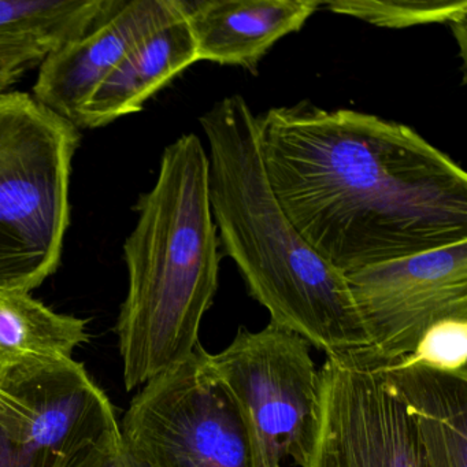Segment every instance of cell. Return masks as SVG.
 Returning a JSON list of instances; mask_svg holds the SVG:
<instances>
[{"mask_svg":"<svg viewBox=\"0 0 467 467\" xmlns=\"http://www.w3.org/2000/svg\"><path fill=\"white\" fill-rule=\"evenodd\" d=\"M256 128L275 199L343 275L467 240L466 171L411 127L302 102Z\"/></svg>","mask_w":467,"mask_h":467,"instance_id":"1","label":"cell"},{"mask_svg":"<svg viewBox=\"0 0 467 467\" xmlns=\"http://www.w3.org/2000/svg\"><path fill=\"white\" fill-rule=\"evenodd\" d=\"M195 40L180 0L176 15L141 40L97 87L78 111V130H95L143 110L147 100L198 62Z\"/></svg>","mask_w":467,"mask_h":467,"instance_id":"12","label":"cell"},{"mask_svg":"<svg viewBox=\"0 0 467 467\" xmlns=\"http://www.w3.org/2000/svg\"><path fill=\"white\" fill-rule=\"evenodd\" d=\"M209 143V199L221 251L270 322L329 355L370 347L347 285L292 225L267 182L256 116L240 95L199 119Z\"/></svg>","mask_w":467,"mask_h":467,"instance_id":"2","label":"cell"},{"mask_svg":"<svg viewBox=\"0 0 467 467\" xmlns=\"http://www.w3.org/2000/svg\"><path fill=\"white\" fill-rule=\"evenodd\" d=\"M336 15L349 16L382 28L464 23L466 0H321Z\"/></svg>","mask_w":467,"mask_h":467,"instance_id":"16","label":"cell"},{"mask_svg":"<svg viewBox=\"0 0 467 467\" xmlns=\"http://www.w3.org/2000/svg\"><path fill=\"white\" fill-rule=\"evenodd\" d=\"M180 0H121L78 39L53 48L39 65L34 98L75 125L78 111L122 59L171 20Z\"/></svg>","mask_w":467,"mask_h":467,"instance_id":"10","label":"cell"},{"mask_svg":"<svg viewBox=\"0 0 467 467\" xmlns=\"http://www.w3.org/2000/svg\"><path fill=\"white\" fill-rule=\"evenodd\" d=\"M53 46L39 40L0 45V95L17 84L24 75L39 67L53 50Z\"/></svg>","mask_w":467,"mask_h":467,"instance_id":"18","label":"cell"},{"mask_svg":"<svg viewBox=\"0 0 467 467\" xmlns=\"http://www.w3.org/2000/svg\"><path fill=\"white\" fill-rule=\"evenodd\" d=\"M88 340L86 319L57 313L28 292L0 289V385L72 359Z\"/></svg>","mask_w":467,"mask_h":467,"instance_id":"14","label":"cell"},{"mask_svg":"<svg viewBox=\"0 0 467 467\" xmlns=\"http://www.w3.org/2000/svg\"><path fill=\"white\" fill-rule=\"evenodd\" d=\"M119 428L110 399L73 358L0 385V467H70Z\"/></svg>","mask_w":467,"mask_h":467,"instance_id":"8","label":"cell"},{"mask_svg":"<svg viewBox=\"0 0 467 467\" xmlns=\"http://www.w3.org/2000/svg\"><path fill=\"white\" fill-rule=\"evenodd\" d=\"M417 429L429 467H467V379L379 359Z\"/></svg>","mask_w":467,"mask_h":467,"instance_id":"13","label":"cell"},{"mask_svg":"<svg viewBox=\"0 0 467 467\" xmlns=\"http://www.w3.org/2000/svg\"><path fill=\"white\" fill-rule=\"evenodd\" d=\"M368 351L392 363L442 319L467 318V240L347 273Z\"/></svg>","mask_w":467,"mask_h":467,"instance_id":"9","label":"cell"},{"mask_svg":"<svg viewBox=\"0 0 467 467\" xmlns=\"http://www.w3.org/2000/svg\"><path fill=\"white\" fill-rule=\"evenodd\" d=\"M305 467H429L406 406L368 348L329 355L319 368Z\"/></svg>","mask_w":467,"mask_h":467,"instance_id":"7","label":"cell"},{"mask_svg":"<svg viewBox=\"0 0 467 467\" xmlns=\"http://www.w3.org/2000/svg\"><path fill=\"white\" fill-rule=\"evenodd\" d=\"M70 467H141L125 445L119 428L87 448Z\"/></svg>","mask_w":467,"mask_h":467,"instance_id":"19","label":"cell"},{"mask_svg":"<svg viewBox=\"0 0 467 467\" xmlns=\"http://www.w3.org/2000/svg\"><path fill=\"white\" fill-rule=\"evenodd\" d=\"M467 379V318L442 319L426 330L411 354L396 362Z\"/></svg>","mask_w":467,"mask_h":467,"instance_id":"17","label":"cell"},{"mask_svg":"<svg viewBox=\"0 0 467 467\" xmlns=\"http://www.w3.org/2000/svg\"><path fill=\"white\" fill-rule=\"evenodd\" d=\"M119 431L141 467H253L242 418L202 346L143 385Z\"/></svg>","mask_w":467,"mask_h":467,"instance_id":"6","label":"cell"},{"mask_svg":"<svg viewBox=\"0 0 467 467\" xmlns=\"http://www.w3.org/2000/svg\"><path fill=\"white\" fill-rule=\"evenodd\" d=\"M199 61L256 73L267 51L300 31L321 0H184Z\"/></svg>","mask_w":467,"mask_h":467,"instance_id":"11","label":"cell"},{"mask_svg":"<svg viewBox=\"0 0 467 467\" xmlns=\"http://www.w3.org/2000/svg\"><path fill=\"white\" fill-rule=\"evenodd\" d=\"M210 368L239 411L253 467H305L318 420L319 368L310 344L270 322L242 327L232 343L210 354Z\"/></svg>","mask_w":467,"mask_h":467,"instance_id":"5","label":"cell"},{"mask_svg":"<svg viewBox=\"0 0 467 467\" xmlns=\"http://www.w3.org/2000/svg\"><path fill=\"white\" fill-rule=\"evenodd\" d=\"M121 0H0V45L39 40L54 48L78 39Z\"/></svg>","mask_w":467,"mask_h":467,"instance_id":"15","label":"cell"},{"mask_svg":"<svg viewBox=\"0 0 467 467\" xmlns=\"http://www.w3.org/2000/svg\"><path fill=\"white\" fill-rule=\"evenodd\" d=\"M122 256L128 292L119 321L127 390L190 358L218 289L223 258L209 199V155L182 135L161 158L154 187L135 204Z\"/></svg>","mask_w":467,"mask_h":467,"instance_id":"3","label":"cell"},{"mask_svg":"<svg viewBox=\"0 0 467 467\" xmlns=\"http://www.w3.org/2000/svg\"><path fill=\"white\" fill-rule=\"evenodd\" d=\"M80 140L34 95H0V289L31 294L58 270Z\"/></svg>","mask_w":467,"mask_h":467,"instance_id":"4","label":"cell"}]
</instances>
